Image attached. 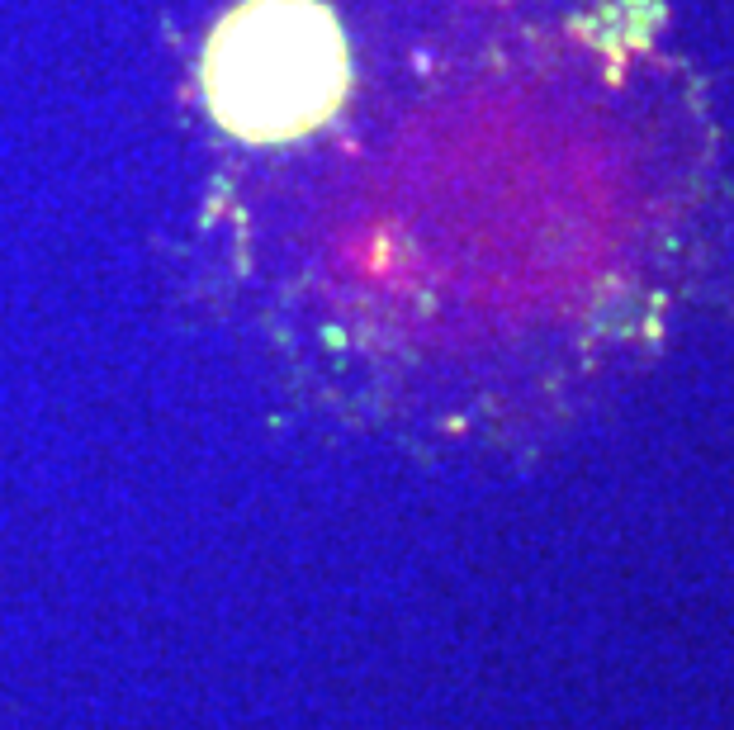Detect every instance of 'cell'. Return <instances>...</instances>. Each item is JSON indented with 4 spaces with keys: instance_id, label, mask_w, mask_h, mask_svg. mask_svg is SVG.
Here are the masks:
<instances>
[{
    "instance_id": "cell-1",
    "label": "cell",
    "mask_w": 734,
    "mask_h": 730,
    "mask_svg": "<svg viewBox=\"0 0 734 730\" xmlns=\"http://www.w3.org/2000/svg\"><path fill=\"white\" fill-rule=\"evenodd\" d=\"M204 91L237 138H299L346 91L337 24L313 0H247L204 53Z\"/></svg>"
}]
</instances>
